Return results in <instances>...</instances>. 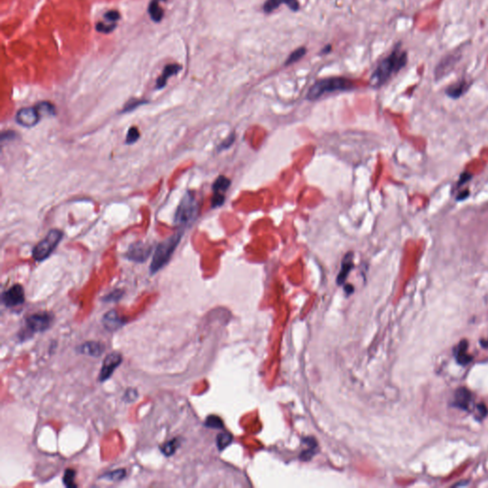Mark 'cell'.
Masks as SVG:
<instances>
[{
	"label": "cell",
	"instance_id": "37",
	"mask_svg": "<svg viewBox=\"0 0 488 488\" xmlns=\"http://www.w3.org/2000/svg\"><path fill=\"white\" fill-rule=\"evenodd\" d=\"M285 4L292 10V11H297L299 9V3L297 0H286Z\"/></svg>",
	"mask_w": 488,
	"mask_h": 488
},
{
	"label": "cell",
	"instance_id": "23",
	"mask_svg": "<svg viewBox=\"0 0 488 488\" xmlns=\"http://www.w3.org/2000/svg\"><path fill=\"white\" fill-rule=\"evenodd\" d=\"M233 441V437L229 433H220L216 437V446L220 451L226 448Z\"/></svg>",
	"mask_w": 488,
	"mask_h": 488
},
{
	"label": "cell",
	"instance_id": "33",
	"mask_svg": "<svg viewBox=\"0 0 488 488\" xmlns=\"http://www.w3.org/2000/svg\"><path fill=\"white\" fill-rule=\"evenodd\" d=\"M225 201V195H214L213 197H212V208H216V207H219L221 206Z\"/></svg>",
	"mask_w": 488,
	"mask_h": 488
},
{
	"label": "cell",
	"instance_id": "22",
	"mask_svg": "<svg viewBox=\"0 0 488 488\" xmlns=\"http://www.w3.org/2000/svg\"><path fill=\"white\" fill-rule=\"evenodd\" d=\"M125 477H126V470L124 468H119L114 471L106 472L105 474L100 476V479L109 480L111 482H119L122 481Z\"/></svg>",
	"mask_w": 488,
	"mask_h": 488
},
{
	"label": "cell",
	"instance_id": "1",
	"mask_svg": "<svg viewBox=\"0 0 488 488\" xmlns=\"http://www.w3.org/2000/svg\"><path fill=\"white\" fill-rule=\"evenodd\" d=\"M408 61L407 53L401 48L400 45L396 46L390 55L382 59L372 75L370 83L373 87H381L386 83L392 77L397 75L403 68H404Z\"/></svg>",
	"mask_w": 488,
	"mask_h": 488
},
{
	"label": "cell",
	"instance_id": "25",
	"mask_svg": "<svg viewBox=\"0 0 488 488\" xmlns=\"http://www.w3.org/2000/svg\"><path fill=\"white\" fill-rule=\"evenodd\" d=\"M305 54H306V49H305V48L301 47V48L297 49L296 51H294L293 53L289 56V58H288L287 60H286L285 64H286V65H291V64H293L295 62L298 61V60L301 59V58H303V57L305 56Z\"/></svg>",
	"mask_w": 488,
	"mask_h": 488
},
{
	"label": "cell",
	"instance_id": "18",
	"mask_svg": "<svg viewBox=\"0 0 488 488\" xmlns=\"http://www.w3.org/2000/svg\"><path fill=\"white\" fill-rule=\"evenodd\" d=\"M467 341L463 340L456 348V359L461 365H467L472 361V357L467 354Z\"/></svg>",
	"mask_w": 488,
	"mask_h": 488
},
{
	"label": "cell",
	"instance_id": "21",
	"mask_svg": "<svg viewBox=\"0 0 488 488\" xmlns=\"http://www.w3.org/2000/svg\"><path fill=\"white\" fill-rule=\"evenodd\" d=\"M159 1L160 0H152L150 5H149V9H148V12L151 16V19L155 22H159L160 20H162L163 14H164L162 8L159 5Z\"/></svg>",
	"mask_w": 488,
	"mask_h": 488
},
{
	"label": "cell",
	"instance_id": "38",
	"mask_svg": "<svg viewBox=\"0 0 488 488\" xmlns=\"http://www.w3.org/2000/svg\"><path fill=\"white\" fill-rule=\"evenodd\" d=\"M468 190L464 191V192H462L460 195H458V196H457V199H458V200H464V199H466V198L468 196Z\"/></svg>",
	"mask_w": 488,
	"mask_h": 488
},
{
	"label": "cell",
	"instance_id": "10",
	"mask_svg": "<svg viewBox=\"0 0 488 488\" xmlns=\"http://www.w3.org/2000/svg\"><path fill=\"white\" fill-rule=\"evenodd\" d=\"M460 59V54L459 53H453L449 54L446 57L441 60V62L438 64L435 70V76L437 79L445 78L446 75H448L450 72L454 69L455 65L459 62Z\"/></svg>",
	"mask_w": 488,
	"mask_h": 488
},
{
	"label": "cell",
	"instance_id": "4",
	"mask_svg": "<svg viewBox=\"0 0 488 488\" xmlns=\"http://www.w3.org/2000/svg\"><path fill=\"white\" fill-rule=\"evenodd\" d=\"M53 317L48 313H37L29 316L26 318L25 328L19 335L22 340L29 339L36 333H41L48 330L52 324Z\"/></svg>",
	"mask_w": 488,
	"mask_h": 488
},
{
	"label": "cell",
	"instance_id": "28",
	"mask_svg": "<svg viewBox=\"0 0 488 488\" xmlns=\"http://www.w3.org/2000/svg\"><path fill=\"white\" fill-rule=\"evenodd\" d=\"M286 0H267L263 5V10L265 13H271L278 8L279 5L285 3Z\"/></svg>",
	"mask_w": 488,
	"mask_h": 488
},
{
	"label": "cell",
	"instance_id": "15",
	"mask_svg": "<svg viewBox=\"0 0 488 488\" xmlns=\"http://www.w3.org/2000/svg\"><path fill=\"white\" fill-rule=\"evenodd\" d=\"M471 402H472V395L470 391L467 390V388H460L456 391L455 401H454L455 406L464 410H468Z\"/></svg>",
	"mask_w": 488,
	"mask_h": 488
},
{
	"label": "cell",
	"instance_id": "29",
	"mask_svg": "<svg viewBox=\"0 0 488 488\" xmlns=\"http://www.w3.org/2000/svg\"><path fill=\"white\" fill-rule=\"evenodd\" d=\"M116 23H111V22H108V23H105V22H98L97 24V31L98 32H100V33H111L115 28H116Z\"/></svg>",
	"mask_w": 488,
	"mask_h": 488
},
{
	"label": "cell",
	"instance_id": "32",
	"mask_svg": "<svg viewBox=\"0 0 488 488\" xmlns=\"http://www.w3.org/2000/svg\"><path fill=\"white\" fill-rule=\"evenodd\" d=\"M104 18H105V20H108V22L116 23L117 20L120 19V14L117 11L112 10V11H109L108 13H106Z\"/></svg>",
	"mask_w": 488,
	"mask_h": 488
},
{
	"label": "cell",
	"instance_id": "2",
	"mask_svg": "<svg viewBox=\"0 0 488 488\" xmlns=\"http://www.w3.org/2000/svg\"><path fill=\"white\" fill-rule=\"evenodd\" d=\"M354 87L351 80L344 78H328L317 81L307 93V99L317 100L335 92L347 91Z\"/></svg>",
	"mask_w": 488,
	"mask_h": 488
},
{
	"label": "cell",
	"instance_id": "27",
	"mask_svg": "<svg viewBox=\"0 0 488 488\" xmlns=\"http://www.w3.org/2000/svg\"><path fill=\"white\" fill-rule=\"evenodd\" d=\"M40 115H54L55 114V106L50 102H40L37 106Z\"/></svg>",
	"mask_w": 488,
	"mask_h": 488
},
{
	"label": "cell",
	"instance_id": "24",
	"mask_svg": "<svg viewBox=\"0 0 488 488\" xmlns=\"http://www.w3.org/2000/svg\"><path fill=\"white\" fill-rule=\"evenodd\" d=\"M76 478V471L73 469L68 468L65 470L63 476V484L67 488H77L78 486L75 484L74 480Z\"/></svg>",
	"mask_w": 488,
	"mask_h": 488
},
{
	"label": "cell",
	"instance_id": "8",
	"mask_svg": "<svg viewBox=\"0 0 488 488\" xmlns=\"http://www.w3.org/2000/svg\"><path fill=\"white\" fill-rule=\"evenodd\" d=\"M1 299L6 307H16L21 305L25 301L24 289L20 284H16L7 291L3 292Z\"/></svg>",
	"mask_w": 488,
	"mask_h": 488
},
{
	"label": "cell",
	"instance_id": "31",
	"mask_svg": "<svg viewBox=\"0 0 488 488\" xmlns=\"http://www.w3.org/2000/svg\"><path fill=\"white\" fill-rule=\"evenodd\" d=\"M122 295H123V292H122L121 290L117 289V290H115V291L111 292V293L109 294V295H107L106 297H104L103 300H105V301H107V302H114V301H117V300H119V299L122 297Z\"/></svg>",
	"mask_w": 488,
	"mask_h": 488
},
{
	"label": "cell",
	"instance_id": "3",
	"mask_svg": "<svg viewBox=\"0 0 488 488\" xmlns=\"http://www.w3.org/2000/svg\"><path fill=\"white\" fill-rule=\"evenodd\" d=\"M181 236H182L181 232L176 233L158 244L154 253L152 263L150 265L151 274H156L168 263L172 255L174 254L177 245L180 242Z\"/></svg>",
	"mask_w": 488,
	"mask_h": 488
},
{
	"label": "cell",
	"instance_id": "13",
	"mask_svg": "<svg viewBox=\"0 0 488 488\" xmlns=\"http://www.w3.org/2000/svg\"><path fill=\"white\" fill-rule=\"evenodd\" d=\"M353 259H354V254L352 252L345 254V255L343 256L342 261H341V265H340V270H339V273L337 277V283L339 285L343 284L345 282L348 275L351 272V270L354 267Z\"/></svg>",
	"mask_w": 488,
	"mask_h": 488
},
{
	"label": "cell",
	"instance_id": "5",
	"mask_svg": "<svg viewBox=\"0 0 488 488\" xmlns=\"http://www.w3.org/2000/svg\"><path fill=\"white\" fill-rule=\"evenodd\" d=\"M63 233L58 230H51L33 250V257L37 261H43L50 256L61 241Z\"/></svg>",
	"mask_w": 488,
	"mask_h": 488
},
{
	"label": "cell",
	"instance_id": "7",
	"mask_svg": "<svg viewBox=\"0 0 488 488\" xmlns=\"http://www.w3.org/2000/svg\"><path fill=\"white\" fill-rule=\"evenodd\" d=\"M122 361V356L118 352H112L108 354L103 361L101 370L99 372L98 381L100 382H104L106 380L110 379L115 370L120 365Z\"/></svg>",
	"mask_w": 488,
	"mask_h": 488
},
{
	"label": "cell",
	"instance_id": "26",
	"mask_svg": "<svg viewBox=\"0 0 488 488\" xmlns=\"http://www.w3.org/2000/svg\"><path fill=\"white\" fill-rule=\"evenodd\" d=\"M205 426H207L209 428L219 429V428H223V423L220 420V418L212 415V416H209L206 419V421H205Z\"/></svg>",
	"mask_w": 488,
	"mask_h": 488
},
{
	"label": "cell",
	"instance_id": "14",
	"mask_svg": "<svg viewBox=\"0 0 488 488\" xmlns=\"http://www.w3.org/2000/svg\"><path fill=\"white\" fill-rule=\"evenodd\" d=\"M469 87H470V82L466 78H464V79H461V80L453 83L452 85H450L449 87L446 90V94L449 98L456 99V98H461L462 96H464L468 91Z\"/></svg>",
	"mask_w": 488,
	"mask_h": 488
},
{
	"label": "cell",
	"instance_id": "30",
	"mask_svg": "<svg viewBox=\"0 0 488 488\" xmlns=\"http://www.w3.org/2000/svg\"><path fill=\"white\" fill-rule=\"evenodd\" d=\"M139 138V131L137 127H132L129 129L128 134L126 136V143L133 144Z\"/></svg>",
	"mask_w": 488,
	"mask_h": 488
},
{
	"label": "cell",
	"instance_id": "35",
	"mask_svg": "<svg viewBox=\"0 0 488 488\" xmlns=\"http://www.w3.org/2000/svg\"><path fill=\"white\" fill-rule=\"evenodd\" d=\"M477 414H478L476 416L477 419H483V418H485L488 415L487 407L484 404H479L477 406Z\"/></svg>",
	"mask_w": 488,
	"mask_h": 488
},
{
	"label": "cell",
	"instance_id": "19",
	"mask_svg": "<svg viewBox=\"0 0 488 488\" xmlns=\"http://www.w3.org/2000/svg\"><path fill=\"white\" fill-rule=\"evenodd\" d=\"M231 185V180L224 176H219L213 184L214 195H223Z\"/></svg>",
	"mask_w": 488,
	"mask_h": 488
},
{
	"label": "cell",
	"instance_id": "34",
	"mask_svg": "<svg viewBox=\"0 0 488 488\" xmlns=\"http://www.w3.org/2000/svg\"><path fill=\"white\" fill-rule=\"evenodd\" d=\"M144 101H140V100H135V101H129L126 105H125V108L123 110V113L125 112H130L132 110H134L135 108L138 107L140 104H143Z\"/></svg>",
	"mask_w": 488,
	"mask_h": 488
},
{
	"label": "cell",
	"instance_id": "17",
	"mask_svg": "<svg viewBox=\"0 0 488 488\" xmlns=\"http://www.w3.org/2000/svg\"><path fill=\"white\" fill-rule=\"evenodd\" d=\"M180 70H181V66H179L177 64H169V65H167L164 68V70L162 72V75L159 78H157V80H156V88L157 89H162L166 85L167 80L171 78L172 76L176 75Z\"/></svg>",
	"mask_w": 488,
	"mask_h": 488
},
{
	"label": "cell",
	"instance_id": "39",
	"mask_svg": "<svg viewBox=\"0 0 488 488\" xmlns=\"http://www.w3.org/2000/svg\"><path fill=\"white\" fill-rule=\"evenodd\" d=\"M480 343H481V345H482L483 347H485V348H488V339H482V340L480 341Z\"/></svg>",
	"mask_w": 488,
	"mask_h": 488
},
{
	"label": "cell",
	"instance_id": "6",
	"mask_svg": "<svg viewBox=\"0 0 488 488\" xmlns=\"http://www.w3.org/2000/svg\"><path fill=\"white\" fill-rule=\"evenodd\" d=\"M197 203L191 193L184 195L177 207L175 221L179 226H185L192 222L197 214Z\"/></svg>",
	"mask_w": 488,
	"mask_h": 488
},
{
	"label": "cell",
	"instance_id": "11",
	"mask_svg": "<svg viewBox=\"0 0 488 488\" xmlns=\"http://www.w3.org/2000/svg\"><path fill=\"white\" fill-rule=\"evenodd\" d=\"M151 251H152V248L149 245H147L143 242H136L135 244H133L129 248L126 256L130 260H133L136 262H144L149 257V255L151 254Z\"/></svg>",
	"mask_w": 488,
	"mask_h": 488
},
{
	"label": "cell",
	"instance_id": "16",
	"mask_svg": "<svg viewBox=\"0 0 488 488\" xmlns=\"http://www.w3.org/2000/svg\"><path fill=\"white\" fill-rule=\"evenodd\" d=\"M78 352L92 357H99L104 352V346L98 341H88L78 346Z\"/></svg>",
	"mask_w": 488,
	"mask_h": 488
},
{
	"label": "cell",
	"instance_id": "12",
	"mask_svg": "<svg viewBox=\"0 0 488 488\" xmlns=\"http://www.w3.org/2000/svg\"><path fill=\"white\" fill-rule=\"evenodd\" d=\"M102 323L107 330L116 331L125 324V321L117 314V311L111 310L104 315L102 318Z\"/></svg>",
	"mask_w": 488,
	"mask_h": 488
},
{
	"label": "cell",
	"instance_id": "36",
	"mask_svg": "<svg viewBox=\"0 0 488 488\" xmlns=\"http://www.w3.org/2000/svg\"><path fill=\"white\" fill-rule=\"evenodd\" d=\"M471 177H472V175H471V174H469L467 172L463 173V174L461 175V176H460V179H459V183H458V185H459V186H461V185H463V184L467 183V181H469V180L471 179Z\"/></svg>",
	"mask_w": 488,
	"mask_h": 488
},
{
	"label": "cell",
	"instance_id": "9",
	"mask_svg": "<svg viewBox=\"0 0 488 488\" xmlns=\"http://www.w3.org/2000/svg\"><path fill=\"white\" fill-rule=\"evenodd\" d=\"M39 110L37 107H27V108H22L17 113L16 120L17 122L23 126V127H34L39 123Z\"/></svg>",
	"mask_w": 488,
	"mask_h": 488
},
{
	"label": "cell",
	"instance_id": "20",
	"mask_svg": "<svg viewBox=\"0 0 488 488\" xmlns=\"http://www.w3.org/2000/svg\"><path fill=\"white\" fill-rule=\"evenodd\" d=\"M179 446H180V439L175 438L162 445L159 448L163 455H165L166 457H171L176 453V450Z\"/></svg>",
	"mask_w": 488,
	"mask_h": 488
}]
</instances>
